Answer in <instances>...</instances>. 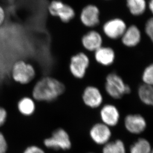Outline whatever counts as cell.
Listing matches in <instances>:
<instances>
[{
  "label": "cell",
  "mask_w": 153,
  "mask_h": 153,
  "mask_svg": "<svg viewBox=\"0 0 153 153\" xmlns=\"http://www.w3.org/2000/svg\"><path fill=\"white\" fill-rule=\"evenodd\" d=\"M79 19L82 25L87 27H94L100 22V10L95 4H88L81 10Z\"/></svg>",
  "instance_id": "obj_9"
},
{
  "label": "cell",
  "mask_w": 153,
  "mask_h": 153,
  "mask_svg": "<svg viewBox=\"0 0 153 153\" xmlns=\"http://www.w3.org/2000/svg\"><path fill=\"white\" fill-rule=\"evenodd\" d=\"M90 63L89 57L85 53H76L70 59V71L74 77L78 79H82L85 76Z\"/></svg>",
  "instance_id": "obj_6"
},
{
  "label": "cell",
  "mask_w": 153,
  "mask_h": 153,
  "mask_svg": "<svg viewBox=\"0 0 153 153\" xmlns=\"http://www.w3.org/2000/svg\"><path fill=\"white\" fill-rule=\"evenodd\" d=\"M11 74L12 78L16 82L27 85L34 79L36 71L31 64L25 61L19 60L13 66Z\"/></svg>",
  "instance_id": "obj_3"
},
{
  "label": "cell",
  "mask_w": 153,
  "mask_h": 153,
  "mask_svg": "<svg viewBox=\"0 0 153 153\" xmlns=\"http://www.w3.org/2000/svg\"><path fill=\"white\" fill-rule=\"evenodd\" d=\"M7 150V142L3 133L0 132V153H6Z\"/></svg>",
  "instance_id": "obj_23"
},
{
  "label": "cell",
  "mask_w": 153,
  "mask_h": 153,
  "mask_svg": "<svg viewBox=\"0 0 153 153\" xmlns=\"http://www.w3.org/2000/svg\"><path fill=\"white\" fill-rule=\"evenodd\" d=\"M125 128L128 132L139 135L144 132L147 127V122L144 116L139 114L127 115L124 120Z\"/></svg>",
  "instance_id": "obj_8"
},
{
  "label": "cell",
  "mask_w": 153,
  "mask_h": 153,
  "mask_svg": "<svg viewBox=\"0 0 153 153\" xmlns=\"http://www.w3.org/2000/svg\"><path fill=\"white\" fill-rule=\"evenodd\" d=\"M23 153H45V152L38 146H31L27 148Z\"/></svg>",
  "instance_id": "obj_24"
},
{
  "label": "cell",
  "mask_w": 153,
  "mask_h": 153,
  "mask_svg": "<svg viewBox=\"0 0 153 153\" xmlns=\"http://www.w3.org/2000/svg\"><path fill=\"white\" fill-rule=\"evenodd\" d=\"M6 19V13L2 7L0 6V25L4 23Z\"/></svg>",
  "instance_id": "obj_26"
},
{
  "label": "cell",
  "mask_w": 153,
  "mask_h": 153,
  "mask_svg": "<svg viewBox=\"0 0 153 153\" xmlns=\"http://www.w3.org/2000/svg\"><path fill=\"white\" fill-rule=\"evenodd\" d=\"M120 39L122 44L126 47H136L141 41V31L137 25H132L127 27Z\"/></svg>",
  "instance_id": "obj_13"
},
{
  "label": "cell",
  "mask_w": 153,
  "mask_h": 153,
  "mask_svg": "<svg viewBox=\"0 0 153 153\" xmlns=\"http://www.w3.org/2000/svg\"><path fill=\"white\" fill-rule=\"evenodd\" d=\"M81 42L85 50L95 52L102 46L103 39L102 35L97 31L91 30L82 36Z\"/></svg>",
  "instance_id": "obj_14"
},
{
  "label": "cell",
  "mask_w": 153,
  "mask_h": 153,
  "mask_svg": "<svg viewBox=\"0 0 153 153\" xmlns=\"http://www.w3.org/2000/svg\"><path fill=\"white\" fill-rule=\"evenodd\" d=\"M65 90V85L59 80L45 76L34 85L32 92L33 98L38 102H53L60 97Z\"/></svg>",
  "instance_id": "obj_1"
},
{
  "label": "cell",
  "mask_w": 153,
  "mask_h": 153,
  "mask_svg": "<svg viewBox=\"0 0 153 153\" xmlns=\"http://www.w3.org/2000/svg\"><path fill=\"white\" fill-rule=\"evenodd\" d=\"M151 153H153V148L152 149V150H151Z\"/></svg>",
  "instance_id": "obj_28"
},
{
  "label": "cell",
  "mask_w": 153,
  "mask_h": 153,
  "mask_svg": "<svg viewBox=\"0 0 153 153\" xmlns=\"http://www.w3.org/2000/svg\"><path fill=\"white\" fill-rule=\"evenodd\" d=\"M105 1H111V0H105Z\"/></svg>",
  "instance_id": "obj_29"
},
{
  "label": "cell",
  "mask_w": 153,
  "mask_h": 153,
  "mask_svg": "<svg viewBox=\"0 0 153 153\" xmlns=\"http://www.w3.org/2000/svg\"><path fill=\"white\" fill-rule=\"evenodd\" d=\"M105 88L106 94L114 100L121 99L131 91L129 85L125 83L120 76L114 72L111 73L106 76Z\"/></svg>",
  "instance_id": "obj_2"
},
{
  "label": "cell",
  "mask_w": 153,
  "mask_h": 153,
  "mask_svg": "<svg viewBox=\"0 0 153 153\" xmlns=\"http://www.w3.org/2000/svg\"><path fill=\"white\" fill-rule=\"evenodd\" d=\"M126 4L130 14L134 16L144 14L148 7L146 0H126Z\"/></svg>",
  "instance_id": "obj_16"
},
{
  "label": "cell",
  "mask_w": 153,
  "mask_h": 153,
  "mask_svg": "<svg viewBox=\"0 0 153 153\" xmlns=\"http://www.w3.org/2000/svg\"><path fill=\"white\" fill-rule=\"evenodd\" d=\"M102 123L109 127L116 126L120 119V113L115 105L108 103L102 106L100 112Z\"/></svg>",
  "instance_id": "obj_12"
},
{
  "label": "cell",
  "mask_w": 153,
  "mask_h": 153,
  "mask_svg": "<svg viewBox=\"0 0 153 153\" xmlns=\"http://www.w3.org/2000/svg\"><path fill=\"white\" fill-rule=\"evenodd\" d=\"M148 8L153 16V0H150L148 3Z\"/></svg>",
  "instance_id": "obj_27"
},
{
  "label": "cell",
  "mask_w": 153,
  "mask_h": 153,
  "mask_svg": "<svg viewBox=\"0 0 153 153\" xmlns=\"http://www.w3.org/2000/svg\"><path fill=\"white\" fill-rule=\"evenodd\" d=\"M145 32L153 43V16L146 22L145 25Z\"/></svg>",
  "instance_id": "obj_22"
},
{
  "label": "cell",
  "mask_w": 153,
  "mask_h": 153,
  "mask_svg": "<svg viewBox=\"0 0 153 153\" xmlns=\"http://www.w3.org/2000/svg\"><path fill=\"white\" fill-rule=\"evenodd\" d=\"M138 96L144 105L153 106V86L143 84L138 88Z\"/></svg>",
  "instance_id": "obj_18"
},
{
  "label": "cell",
  "mask_w": 153,
  "mask_h": 153,
  "mask_svg": "<svg viewBox=\"0 0 153 153\" xmlns=\"http://www.w3.org/2000/svg\"><path fill=\"white\" fill-rule=\"evenodd\" d=\"M152 147L150 142L144 138H140L134 142L130 147V153H151Z\"/></svg>",
  "instance_id": "obj_19"
},
{
  "label": "cell",
  "mask_w": 153,
  "mask_h": 153,
  "mask_svg": "<svg viewBox=\"0 0 153 153\" xmlns=\"http://www.w3.org/2000/svg\"><path fill=\"white\" fill-rule=\"evenodd\" d=\"M7 112L4 108L0 106V127L3 126L7 118Z\"/></svg>",
  "instance_id": "obj_25"
},
{
  "label": "cell",
  "mask_w": 153,
  "mask_h": 153,
  "mask_svg": "<svg viewBox=\"0 0 153 153\" xmlns=\"http://www.w3.org/2000/svg\"><path fill=\"white\" fill-rule=\"evenodd\" d=\"M90 136L94 143L100 145H105L109 142L112 136L111 127L102 122L97 123L91 127Z\"/></svg>",
  "instance_id": "obj_10"
},
{
  "label": "cell",
  "mask_w": 153,
  "mask_h": 153,
  "mask_svg": "<svg viewBox=\"0 0 153 153\" xmlns=\"http://www.w3.org/2000/svg\"><path fill=\"white\" fill-rule=\"evenodd\" d=\"M44 144L46 147L56 150L61 149L67 150L72 146L70 136L65 129L58 128L52 134V135L44 140Z\"/></svg>",
  "instance_id": "obj_4"
},
{
  "label": "cell",
  "mask_w": 153,
  "mask_h": 153,
  "mask_svg": "<svg viewBox=\"0 0 153 153\" xmlns=\"http://www.w3.org/2000/svg\"><path fill=\"white\" fill-rule=\"evenodd\" d=\"M82 100L86 106L94 109L102 105L103 101V96L98 88L89 85L83 91Z\"/></svg>",
  "instance_id": "obj_11"
},
{
  "label": "cell",
  "mask_w": 153,
  "mask_h": 153,
  "mask_svg": "<svg viewBox=\"0 0 153 153\" xmlns=\"http://www.w3.org/2000/svg\"><path fill=\"white\" fill-rule=\"evenodd\" d=\"M143 84L153 86V63L145 68L141 76Z\"/></svg>",
  "instance_id": "obj_21"
},
{
  "label": "cell",
  "mask_w": 153,
  "mask_h": 153,
  "mask_svg": "<svg viewBox=\"0 0 153 153\" xmlns=\"http://www.w3.org/2000/svg\"><path fill=\"white\" fill-rule=\"evenodd\" d=\"M127 27L126 23L122 19L115 18L105 22L102 31L108 38L112 40L121 38Z\"/></svg>",
  "instance_id": "obj_7"
},
{
  "label": "cell",
  "mask_w": 153,
  "mask_h": 153,
  "mask_svg": "<svg viewBox=\"0 0 153 153\" xmlns=\"http://www.w3.org/2000/svg\"><path fill=\"white\" fill-rule=\"evenodd\" d=\"M17 106L18 111L24 116H31L36 111V105L34 99L28 97L22 98L18 102Z\"/></svg>",
  "instance_id": "obj_17"
},
{
  "label": "cell",
  "mask_w": 153,
  "mask_h": 153,
  "mask_svg": "<svg viewBox=\"0 0 153 153\" xmlns=\"http://www.w3.org/2000/svg\"><path fill=\"white\" fill-rule=\"evenodd\" d=\"M102 153H126L125 144L120 139L109 141L103 146Z\"/></svg>",
  "instance_id": "obj_20"
},
{
  "label": "cell",
  "mask_w": 153,
  "mask_h": 153,
  "mask_svg": "<svg viewBox=\"0 0 153 153\" xmlns=\"http://www.w3.org/2000/svg\"><path fill=\"white\" fill-rule=\"evenodd\" d=\"M94 59L96 61L103 66L112 65L116 58L114 49L107 46H102L94 52Z\"/></svg>",
  "instance_id": "obj_15"
},
{
  "label": "cell",
  "mask_w": 153,
  "mask_h": 153,
  "mask_svg": "<svg viewBox=\"0 0 153 153\" xmlns=\"http://www.w3.org/2000/svg\"><path fill=\"white\" fill-rule=\"evenodd\" d=\"M48 12L53 16L59 18L64 23H68L75 16V11L71 6L60 0H53L48 6Z\"/></svg>",
  "instance_id": "obj_5"
}]
</instances>
